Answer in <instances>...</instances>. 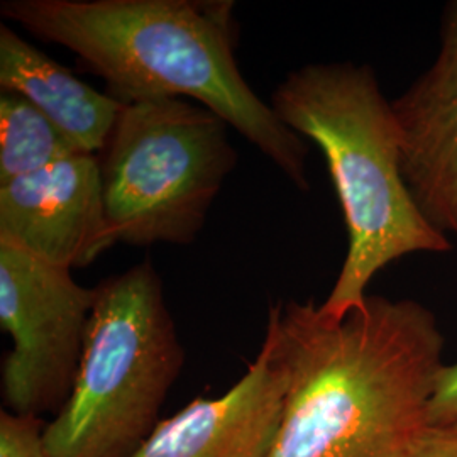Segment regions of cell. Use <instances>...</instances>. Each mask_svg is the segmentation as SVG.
Masks as SVG:
<instances>
[{
	"mask_svg": "<svg viewBox=\"0 0 457 457\" xmlns=\"http://www.w3.org/2000/svg\"><path fill=\"white\" fill-rule=\"evenodd\" d=\"M266 332L288 378L268 457L413 456L445 345L425 305L368 295L332 320L313 300L278 302Z\"/></svg>",
	"mask_w": 457,
	"mask_h": 457,
	"instance_id": "obj_1",
	"label": "cell"
},
{
	"mask_svg": "<svg viewBox=\"0 0 457 457\" xmlns=\"http://www.w3.org/2000/svg\"><path fill=\"white\" fill-rule=\"evenodd\" d=\"M0 14L75 53L120 104L175 97L207 107L296 187L309 188V147L254 94L237 66L232 4L4 0Z\"/></svg>",
	"mask_w": 457,
	"mask_h": 457,
	"instance_id": "obj_2",
	"label": "cell"
},
{
	"mask_svg": "<svg viewBox=\"0 0 457 457\" xmlns=\"http://www.w3.org/2000/svg\"><path fill=\"white\" fill-rule=\"evenodd\" d=\"M270 105L288 129L320 147L343 207L347 254L319 305L322 315L341 320L361 307L370 281L390 262L453 249L410 194L392 102L370 66H302L278 85Z\"/></svg>",
	"mask_w": 457,
	"mask_h": 457,
	"instance_id": "obj_3",
	"label": "cell"
},
{
	"mask_svg": "<svg viewBox=\"0 0 457 457\" xmlns=\"http://www.w3.org/2000/svg\"><path fill=\"white\" fill-rule=\"evenodd\" d=\"M71 393L45 428L53 457H132L162 422L185 347L151 262L98 283Z\"/></svg>",
	"mask_w": 457,
	"mask_h": 457,
	"instance_id": "obj_4",
	"label": "cell"
},
{
	"mask_svg": "<svg viewBox=\"0 0 457 457\" xmlns=\"http://www.w3.org/2000/svg\"><path fill=\"white\" fill-rule=\"evenodd\" d=\"M117 243L188 245L237 163L228 124L188 98L124 104L97 154Z\"/></svg>",
	"mask_w": 457,
	"mask_h": 457,
	"instance_id": "obj_5",
	"label": "cell"
},
{
	"mask_svg": "<svg viewBox=\"0 0 457 457\" xmlns=\"http://www.w3.org/2000/svg\"><path fill=\"white\" fill-rule=\"evenodd\" d=\"M96 300L71 270L0 243V327L14 341L2 362L4 409L41 419L63 409Z\"/></svg>",
	"mask_w": 457,
	"mask_h": 457,
	"instance_id": "obj_6",
	"label": "cell"
},
{
	"mask_svg": "<svg viewBox=\"0 0 457 457\" xmlns=\"http://www.w3.org/2000/svg\"><path fill=\"white\" fill-rule=\"evenodd\" d=\"M0 243L68 270L92 264L114 245L97 154L82 153L0 183Z\"/></svg>",
	"mask_w": 457,
	"mask_h": 457,
	"instance_id": "obj_7",
	"label": "cell"
},
{
	"mask_svg": "<svg viewBox=\"0 0 457 457\" xmlns=\"http://www.w3.org/2000/svg\"><path fill=\"white\" fill-rule=\"evenodd\" d=\"M287 371L270 332L243 378L162 420L132 457H268L281 424Z\"/></svg>",
	"mask_w": 457,
	"mask_h": 457,
	"instance_id": "obj_8",
	"label": "cell"
},
{
	"mask_svg": "<svg viewBox=\"0 0 457 457\" xmlns=\"http://www.w3.org/2000/svg\"><path fill=\"white\" fill-rule=\"evenodd\" d=\"M392 107L410 194L434 228L457 239V0L444 9L437 58Z\"/></svg>",
	"mask_w": 457,
	"mask_h": 457,
	"instance_id": "obj_9",
	"label": "cell"
},
{
	"mask_svg": "<svg viewBox=\"0 0 457 457\" xmlns=\"http://www.w3.org/2000/svg\"><path fill=\"white\" fill-rule=\"evenodd\" d=\"M0 88L29 100L85 153L105 146L124 104L82 82L46 53L0 24Z\"/></svg>",
	"mask_w": 457,
	"mask_h": 457,
	"instance_id": "obj_10",
	"label": "cell"
},
{
	"mask_svg": "<svg viewBox=\"0 0 457 457\" xmlns=\"http://www.w3.org/2000/svg\"><path fill=\"white\" fill-rule=\"evenodd\" d=\"M85 153L29 100L0 94V183L34 175Z\"/></svg>",
	"mask_w": 457,
	"mask_h": 457,
	"instance_id": "obj_11",
	"label": "cell"
},
{
	"mask_svg": "<svg viewBox=\"0 0 457 457\" xmlns=\"http://www.w3.org/2000/svg\"><path fill=\"white\" fill-rule=\"evenodd\" d=\"M41 417L0 410V457H53L45 444Z\"/></svg>",
	"mask_w": 457,
	"mask_h": 457,
	"instance_id": "obj_12",
	"label": "cell"
},
{
	"mask_svg": "<svg viewBox=\"0 0 457 457\" xmlns=\"http://www.w3.org/2000/svg\"><path fill=\"white\" fill-rule=\"evenodd\" d=\"M457 422V362L444 364L428 402V424Z\"/></svg>",
	"mask_w": 457,
	"mask_h": 457,
	"instance_id": "obj_13",
	"label": "cell"
},
{
	"mask_svg": "<svg viewBox=\"0 0 457 457\" xmlns=\"http://www.w3.org/2000/svg\"><path fill=\"white\" fill-rule=\"evenodd\" d=\"M411 457H457V422L428 425Z\"/></svg>",
	"mask_w": 457,
	"mask_h": 457,
	"instance_id": "obj_14",
	"label": "cell"
}]
</instances>
